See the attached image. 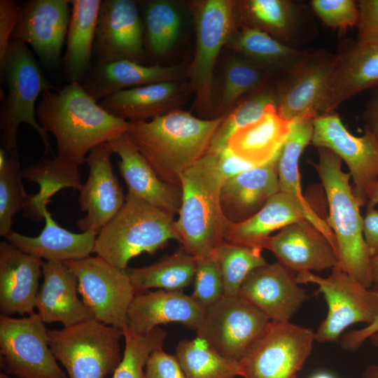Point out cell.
Segmentation results:
<instances>
[{
  "label": "cell",
  "mask_w": 378,
  "mask_h": 378,
  "mask_svg": "<svg viewBox=\"0 0 378 378\" xmlns=\"http://www.w3.org/2000/svg\"><path fill=\"white\" fill-rule=\"evenodd\" d=\"M36 117L55 136L57 157L78 166L94 148L124 135L131 126L104 110L79 83L43 92Z\"/></svg>",
  "instance_id": "obj_1"
},
{
  "label": "cell",
  "mask_w": 378,
  "mask_h": 378,
  "mask_svg": "<svg viewBox=\"0 0 378 378\" xmlns=\"http://www.w3.org/2000/svg\"><path fill=\"white\" fill-rule=\"evenodd\" d=\"M223 117L201 119L178 108L130 121L126 135L162 181L181 187V175L207 153Z\"/></svg>",
  "instance_id": "obj_2"
},
{
  "label": "cell",
  "mask_w": 378,
  "mask_h": 378,
  "mask_svg": "<svg viewBox=\"0 0 378 378\" xmlns=\"http://www.w3.org/2000/svg\"><path fill=\"white\" fill-rule=\"evenodd\" d=\"M181 203L174 222L182 248L196 258L210 256L230 225L220 205L225 181L215 155L206 153L180 177Z\"/></svg>",
  "instance_id": "obj_3"
},
{
  "label": "cell",
  "mask_w": 378,
  "mask_h": 378,
  "mask_svg": "<svg viewBox=\"0 0 378 378\" xmlns=\"http://www.w3.org/2000/svg\"><path fill=\"white\" fill-rule=\"evenodd\" d=\"M318 160L312 162L326 192V222L336 240L337 267L371 288V256L363 234L360 205L350 183L351 176L342 169V160L326 148H318Z\"/></svg>",
  "instance_id": "obj_4"
},
{
  "label": "cell",
  "mask_w": 378,
  "mask_h": 378,
  "mask_svg": "<svg viewBox=\"0 0 378 378\" xmlns=\"http://www.w3.org/2000/svg\"><path fill=\"white\" fill-rule=\"evenodd\" d=\"M174 218L127 192L122 206L97 235L93 253L125 270L133 258L153 255L170 240L180 242Z\"/></svg>",
  "instance_id": "obj_5"
},
{
  "label": "cell",
  "mask_w": 378,
  "mask_h": 378,
  "mask_svg": "<svg viewBox=\"0 0 378 378\" xmlns=\"http://www.w3.org/2000/svg\"><path fill=\"white\" fill-rule=\"evenodd\" d=\"M1 75L6 78L8 84V92L0 116L3 148L9 154L18 150V130L22 123H27L40 136L45 147V154L52 152L48 133L36 118V102L40 94L57 88L44 76L26 43L10 40Z\"/></svg>",
  "instance_id": "obj_6"
},
{
  "label": "cell",
  "mask_w": 378,
  "mask_h": 378,
  "mask_svg": "<svg viewBox=\"0 0 378 378\" xmlns=\"http://www.w3.org/2000/svg\"><path fill=\"white\" fill-rule=\"evenodd\" d=\"M122 330L95 318L48 332L50 350L69 378H105L113 374L122 358Z\"/></svg>",
  "instance_id": "obj_7"
},
{
  "label": "cell",
  "mask_w": 378,
  "mask_h": 378,
  "mask_svg": "<svg viewBox=\"0 0 378 378\" xmlns=\"http://www.w3.org/2000/svg\"><path fill=\"white\" fill-rule=\"evenodd\" d=\"M300 284H314L323 295L327 315L315 332L319 343L337 342L349 326L370 324L378 313V294L361 284L351 275L336 267L327 277L312 272L296 274Z\"/></svg>",
  "instance_id": "obj_8"
},
{
  "label": "cell",
  "mask_w": 378,
  "mask_h": 378,
  "mask_svg": "<svg viewBox=\"0 0 378 378\" xmlns=\"http://www.w3.org/2000/svg\"><path fill=\"white\" fill-rule=\"evenodd\" d=\"M314 341L310 328L290 321H270L239 361L240 377L297 378Z\"/></svg>",
  "instance_id": "obj_9"
},
{
  "label": "cell",
  "mask_w": 378,
  "mask_h": 378,
  "mask_svg": "<svg viewBox=\"0 0 378 378\" xmlns=\"http://www.w3.org/2000/svg\"><path fill=\"white\" fill-rule=\"evenodd\" d=\"M48 329L38 313L22 318L0 316V366L18 378H67L48 344Z\"/></svg>",
  "instance_id": "obj_10"
},
{
  "label": "cell",
  "mask_w": 378,
  "mask_h": 378,
  "mask_svg": "<svg viewBox=\"0 0 378 378\" xmlns=\"http://www.w3.org/2000/svg\"><path fill=\"white\" fill-rule=\"evenodd\" d=\"M64 262L76 276L78 293L94 318L123 330L135 295L125 270L113 267L98 255Z\"/></svg>",
  "instance_id": "obj_11"
},
{
  "label": "cell",
  "mask_w": 378,
  "mask_h": 378,
  "mask_svg": "<svg viewBox=\"0 0 378 378\" xmlns=\"http://www.w3.org/2000/svg\"><path fill=\"white\" fill-rule=\"evenodd\" d=\"M234 6L232 1L206 0L197 8L196 51L188 73L196 106L204 113L213 110L214 66L235 29Z\"/></svg>",
  "instance_id": "obj_12"
},
{
  "label": "cell",
  "mask_w": 378,
  "mask_h": 378,
  "mask_svg": "<svg viewBox=\"0 0 378 378\" xmlns=\"http://www.w3.org/2000/svg\"><path fill=\"white\" fill-rule=\"evenodd\" d=\"M336 54L307 50L294 67L276 82V110L291 122L322 115Z\"/></svg>",
  "instance_id": "obj_13"
},
{
  "label": "cell",
  "mask_w": 378,
  "mask_h": 378,
  "mask_svg": "<svg viewBox=\"0 0 378 378\" xmlns=\"http://www.w3.org/2000/svg\"><path fill=\"white\" fill-rule=\"evenodd\" d=\"M312 143L326 148L347 165L353 192L360 206H366L369 195L378 181V136L365 131L360 136L351 134L335 112L317 116L313 120Z\"/></svg>",
  "instance_id": "obj_14"
},
{
  "label": "cell",
  "mask_w": 378,
  "mask_h": 378,
  "mask_svg": "<svg viewBox=\"0 0 378 378\" xmlns=\"http://www.w3.org/2000/svg\"><path fill=\"white\" fill-rule=\"evenodd\" d=\"M270 320L242 298L223 296L208 309L195 331L223 356L239 362Z\"/></svg>",
  "instance_id": "obj_15"
},
{
  "label": "cell",
  "mask_w": 378,
  "mask_h": 378,
  "mask_svg": "<svg viewBox=\"0 0 378 378\" xmlns=\"http://www.w3.org/2000/svg\"><path fill=\"white\" fill-rule=\"evenodd\" d=\"M310 8L300 1L245 0L235 2V20L290 47L304 49L318 34Z\"/></svg>",
  "instance_id": "obj_16"
},
{
  "label": "cell",
  "mask_w": 378,
  "mask_h": 378,
  "mask_svg": "<svg viewBox=\"0 0 378 378\" xmlns=\"http://www.w3.org/2000/svg\"><path fill=\"white\" fill-rule=\"evenodd\" d=\"M111 154L104 143L94 148L86 158L89 175L78 190L79 206L85 215L76 222L81 232L98 234L125 203L126 196L113 172Z\"/></svg>",
  "instance_id": "obj_17"
},
{
  "label": "cell",
  "mask_w": 378,
  "mask_h": 378,
  "mask_svg": "<svg viewBox=\"0 0 378 378\" xmlns=\"http://www.w3.org/2000/svg\"><path fill=\"white\" fill-rule=\"evenodd\" d=\"M296 274L278 261L253 270L238 295L262 312L270 321L288 322L309 298Z\"/></svg>",
  "instance_id": "obj_18"
},
{
  "label": "cell",
  "mask_w": 378,
  "mask_h": 378,
  "mask_svg": "<svg viewBox=\"0 0 378 378\" xmlns=\"http://www.w3.org/2000/svg\"><path fill=\"white\" fill-rule=\"evenodd\" d=\"M70 4V0L26 2L11 40L29 44L46 66L57 67L67 36Z\"/></svg>",
  "instance_id": "obj_19"
},
{
  "label": "cell",
  "mask_w": 378,
  "mask_h": 378,
  "mask_svg": "<svg viewBox=\"0 0 378 378\" xmlns=\"http://www.w3.org/2000/svg\"><path fill=\"white\" fill-rule=\"evenodd\" d=\"M94 50L99 63L145 57L143 26L136 3L132 0L102 1Z\"/></svg>",
  "instance_id": "obj_20"
},
{
  "label": "cell",
  "mask_w": 378,
  "mask_h": 378,
  "mask_svg": "<svg viewBox=\"0 0 378 378\" xmlns=\"http://www.w3.org/2000/svg\"><path fill=\"white\" fill-rule=\"evenodd\" d=\"M277 261L295 274L333 269L339 256L326 237L307 220L290 224L263 245Z\"/></svg>",
  "instance_id": "obj_21"
},
{
  "label": "cell",
  "mask_w": 378,
  "mask_h": 378,
  "mask_svg": "<svg viewBox=\"0 0 378 378\" xmlns=\"http://www.w3.org/2000/svg\"><path fill=\"white\" fill-rule=\"evenodd\" d=\"M335 54L322 115L335 112L355 95L378 87V44L344 39Z\"/></svg>",
  "instance_id": "obj_22"
},
{
  "label": "cell",
  "mask_w": 378,
  "mask_h": 378,
  "mask_svg": "<svg viewBox=\"0 0 378 378\" xmlns=\"http://www.w3.org/2000/svg\"><path fill=\"white\" fill-rule=\"evenodd\" d=\"M206 312L192 295L181 290L141 291L135 293L130 305L125 327L144 335L161 324L176 322L196 331Z\"/></svg>",
  "instance_id": "obj_23"
},
{
  "label": "cell",
  "mask_w": 378,
  "mask_h": 378,
  "mask_svg": "<svg viewBox=\"0 0 378 378\" xmlns=\"http://www.w3.org/2000/svg\"><path fill=\"white\" fill-rule=\"evenodd\" d=\"M43 260L24 253L7 241L0 242V312H34Z\"/></svg>",
  "instance_id": "obj_24"
},
{
  "label": "cell",
  "mask_w": 378,
  "mask_h": 378,
  "mask_svg": "<svg viewBox=\"0 0 378 378\" xmlns=\"http://www.w3.org/2000/svg\"><path fill=\"white\" fill-rule=\"evenodd\" d=\"M107 144L119 157V172L128 192L173 216L178 214L181 188L162 181L126 134Z\"/></svg>",
  "instance_id": "obj_25"
},
{
  "label": "cell",
  "mask_w": 378,
  "mask_h": 378,
  "mask_svg": "<svg viewBox=\"0 0 378 378\" xmlns=\"http://www.w3.org/2000/svg\"><path fill=\"white\" fill-rule=\"evenodd\" d=\"M42 274L35 307L43 323L69 327L94 318L78 298V279L64 262L43 260Z\"/></svg>",
  "instance_id": "obj_26"
},
{
  "label": "cell",
  "mask_w": 378,
  "mask_h": 378,
  "mask_svg": "<svg viewBox=\"0 0 378 378\" xmlns=\"http://www.w3.org/2000/svg\"><path fill=\"white\" fill-rule=\"evenodd\" d=\"M278 155L265 164L253 167L224 181L220 190V205L230 223L246 220L279 192Z\"/></svg>",
  "instance_id": "obj_27"
},
{
  "label": "cell",
  "mask_w": 378,
  "mask_h": 378,
  "mask_svg": "<svg viewBox=\"0 0 378 378\" xmlns=\"http://www.w3.org/2000/svg\"><path fill=\"white\" fill-rule=\"evenodd\" d=\"M185 96L186 84L182 81L163 82L118 91L99 104L115 117L142 121L178 109Z\"/></svg>",
  "instance_id": "obj_28"
},
{
  "label": "cell",
  "mask_w": 378,
  "mask_h": 378,
  "mask_svg": "<svg viewBox=\"0 0 378 378\" xmlns=\"http://www.w3.org/2000/svg\"><path fill=\"white\" fill-rule=\"evenodd\" d=\"M313 120L304 119L292 122L290 133L277 158L279 191L289 197L300 209L305 219L326 237L338 254L335 237L326 220L317 214L302 192L299 160L304 148L312 143Z\"/></svg>",
  "instance_id": "obj_29"
},
{
  "label": "cell",
  "mask_w": 378,
  "mask_h": 378,
  "mask_svg": "<svg viewBox=\"0 0 378 378\" xmlns=\"http://www.w3.org/2000/svg\"><path fill=\"white\" fill-rule=\"evenodd\" d=\"M45 225L36 237L12 230L6 241L25 253L46 261L80 260L93 253L97 234L92 231L75 233L62 227L48 210H43Z\"/></svg>",
  "instance_id": "obj_30"
},
{
  "label": "cell",
  "mask_w": 378,
  "mask_h": 378,
  "mask_svg": "<svg viewBox=\"0 0 378 378\" xmlns=\"http://www.w3.org/2000/svg\"><path fill=\"white\" fill-rule=\"evenodd\" d=\"M186 72L179 66H145L135 61L120 59L99 64L83 87L99 102L123 90L158 83L182 81Z\"/></svg>",
  "instance_id": "obj_31"
},
{
  "label": "cell",
  "mask_w": 378,
  "mask_h": 378,
  "mask_svg": "<svg viewBox=\"0 0 378 378\" xmlns=\"http://www.w3.org/2000/svg\"><path fill=\"white\" fill-rule=\"evenodd\" d=\"M291 125L277 110L268 112L235 132L229 139L227 147L246 162L254 166L265 164L277 155L290 133Z\"/></svg>",
  "instance_id": "obj_32"
},
{
  "label": "cell",
  "mask_w": 378,
  "mask_h": 378,
  "mask_svg": "<svg viewBox=\"0 0 378 378\" xmlns=\"http://www.w3.org/2000/svg\"><path fill=\"white\" fill-rule=\"evenodd\" d=\"M306 220L298 206L286 194L272 195L253 216L240 223H230L225 240L263 249L271 234L283 227Z\"/></svg>",
  "instance_id": "obj_33"
},
{
  "label": "cell",
  "mask_w": 378,
  "mask_h": 378,
  "mask_svg": "<svg viewBox=\"0 0 378 378\" xmlns=\"http://www.w3.org/2000/svg\"><path fill=\"white\" fill-rule=\"evenodd\" d=\"M78 167L73 162L55 156L41 160L22 169V178L39 186L37 193L29 195L22 216L37 223L41 222L44 220L43 209L48 207L53 195L66 188L79 190L83 183Z\"/></svg>",
  "instance_id": "obj_34"
},
{
  "label": "cell",
  "mask_w": 378,
  "mask_h": 378,
  "mask_svg": "<svg viewBox=\"0 0 378 378\" xmlns=\"http://www.w3.org/2000/svg\"><path fill=\"white\" fill-rule=\"evenodd\" d=\"M70 2L64 69L70 83H79L90 66L102 1L71 0Z\"/></svg>",
  "instance_id": "obj_35"
},
{
  "label": "cell",
  "mask_w": 378,
  "mask_h": 378,
  "mask_svg": "<svg viewBox=\"0 0 378 378\" xmlns=\"http://www.w3.org/2000/svg\"><path fill=\"white\" fill-rule=\"evenodd\" d=\"M230 47L269 71L277 80L289 72L307 49L290 47L260 30L239 26L230 38Z\"/></svg>",
  "instance_id": "obj_36"
},
{
  "label": "cell",
  "mask_w": 378,
  "mask_h": 378,
  "mask_svg": "<svg viewBox=\"0 0 378 378\" xmlns=\"http://www.w3.org/2000/svg\"><path fill=\"white\" fill-rule=\"evenodd\" d=\"M276 82L269 71L234 52L224 65L213 110L224 116L246 97Z\"/></svg>",
  "instance_id": "obj_37"
},
{
  "label": "cell",
  "mask_w": 378,
  "mask_h": 378,
  "mask_svg": "<svg viewBox=\"0 0 378 378\" xmlns=\"http://www.w3.org/2000/svg\"><path fill=\"white\" fill-rule=\"evenodd\" d=\"M197 258L183 248L157 262L141 267H127L135 293L159 288L181 290L193 283Z\"/></svg>",
  "instance_id": "obj_38"
},
{
  "label": "cell",
  "mask_w": 378,
  "mask_h": 378,
  "mask_svg": "<svg viewBox=\"0 0 378 378\" xmlns=\"http://www.w3.org/2000/svg\"><path fill=\"white\" fill-rule=\"evenodd\" d=\"M176 359L186 378H236L239 362L228 359L203 340H182L176 346Z\"/></svg>",
  "instance_id": "obj_39"
},
{
  "label": "cell",
  "mask_w": 378,
  "mask_h": 378,
  "mask_svg": "<svg viewBox=\"0 0 378 378\" xmlns=\"http://www.w3.org/2000/svg\"><path fill=\"white\" fill-rule=\"evenodd\" d=\"M275 83L246 97L224 115L211 139L207 153H220L227 147L229 139L239 129L255 122L265 113L276 110Z\"/></svg>",
  "instance_id": "obj_40"
},
{
  "label": "cell",
  "mask_w": 378,
  "mask_h": 378,
  "mask_svg": "<svg viewBox=\"0 0 378 378\" xmlns=\"http://www.w3.org/2000/svg\"><path fill=\"white\" fill-rule=\"evenodd\" d=\"M263 249L221 241L212 255L220 268L225 288L224 296H237L241 284L255 268L267 263Z\"/></svg>",
  "instance_id": "obj_41"
},
{
  "label": "cell",
  "mask_w": 378,
  "mask_h": 378,
  "mask_svg": "<svg viewBox=\"0 0 378 378\" xmlns=\"http://www.w3.org/2000/svg\"><path fill=\"white\" fill-rule=\"evenodd\" d=\"M0 149V235L6 237L11 231L15 216L23 211L29 195L23 187L22 169L18 150L8 157Z\"/></svg>",
  "instance_id": "obj_42"
},
{
  "label": "cell",
  "mask_w": 378,
  "mask_h": 378,
  "mask_svg": "<svg viewBox=\"0 0 378 378\" xmlns=\"http://www.w3.org/2000/svg\"><path fill=\"white\" fill-rule=\"evenodd\" d=\"M147 43L151 54L162 57L175 45L181 29V17L176 6L164 0L150 1L145 11Z\"/></svg>",
  "instance_id": "obj_43"
},
{
  "label": "cell",
  "mask_w": 378,
  "mask_h": 378,
  "mask_svg": "<svg viewBox=\"0 0 378 378\" xmlns=\"http://www.w3.org/2000/svg\"><path fill=\"white\" fill-rule=\"evenodd\" d=\"M124 332L122 358L112 378H146L145 367L150 354L162 348L167 332L158 327L144 335H137L127 327Z\"/></svg>",
  "instance_id": "obj_44"
},
{
  "label": "cell",
  "mask_w": 378,
  "mask_h": 378,
  "mask_svg": "<svg viewBox=\"0 0 378 378\" xmlns=\"http://www.w3.org/2000/svg\"><path fill=\"white\" fill-rule=\"evenodd\" d=\"M192 297L206 310L216 304L225 295V288L220 268L212 255L197 258Z\"/></svg>",
  "instance_id": "obj_45"
},
{
  "label": "cell",
  "mask_w": 378,
  "mask_h": 378,
  "mask_svg": "<svg viewBox=\"0 0 378 378\" xmlns=\"http://www.w3.org/2000/svg\"><path fill=\"white\" fill-rule=\"evenodd\" d=\"M310 8L327 27L345 30L356 27L359 9L354 0H312Z\"/></svg>",
  "instance_id": "obj_46"
},
{
  "label": "cell",
  "mask_w": 378,
  "mask_h": 378,
  "mask_svg": "<svg viewBox=\"0 0 378 378\" xmlns=\"http://www.w3.org/2000/svg\"><path fill=\"white\" fill-rule=\"evenodd\" d=\"M22 16V7L12 0L0 1V70L4 69L5 57L13 33Z\"/></svg>",
  "instance_id": "obj_47"
},
{
  "label": "cell",
  "mask_w": 378,
  "mask_h": 378,
  "mask_svg": "<svg viewBox=\"0 0 378 378\" xmlns=\"http://www.w3.org/2000/svg\"><path fill=\"white\" fill-rule=\"evenodd\" d=\"M146 378H186L175 355L166 353L162 348L149 356L145 367Z\"/></svg>",
  "instance_id": "obj_48"
},
{
  "label": "cell",
  "mask_w": 378,
  "mask_h": 378,
  "mask_svg": "<svg viewBox=\"0 0 378 378\" xmlns=\"http://www.w3.org/2000/svg\"><path fill=\"white\" fill-rule=\"evenodd\" d=\"M359 18L357 41L378 44V0L358 1Z\"/></svg>",
  "instance_id": "obj_49"
},
{
  "label": "cell",
  "mask_w": 378,
  "mask_h": 378,
  "mask_svg": "<svg viewBox=\"0 0 378 378\" xmlns=\"http://www.w3.org/2000/svg\"><path fill=\"white\" fill-rule=\"evenodd\" d=\"M215 155L218 169L225 181L244 171L255 167L235 155L228 147Z\"/></svg>",
  "instance_id": "obj_50"
},
{
  "label": "cell",
  "mask_w": 378,
  "mask_h": 378,
  "mask_svg": "<svg viewBox=\"0 0 378 378\" xmlns=\"http://www.w3.org/2000/svg\"><path fill=\"white\" fill-rule=\"evenodd\" d=\"M378 332V313L374 319L363 328L344 332L340 342L341 346L349 351H357L374 334Z\"/></svg>",
  "instance_id": "obj_51"
},
{
  "label": "cell",
  "mask_w": 378,
  "mask_h": 378,
  "mask_svg": "<svg viewBox=\"0 0 378 378\" xmlns=\"http://www.w3.org/2000/svg\"><path fill=\"white\" fill-rule=\"evenodd\" d=\"M363 234L371 258L378 257V209L375 207L366 208Z\"/></svg>",
  "instance_id": "obj_52"
},
{
  "label": "cell",
  "mask_w": 378,
  "mask_h": 378,
  "mask_svg": "<svg viewBox=\"0 0 378 378\" xmlns=\"http://www.w3.org/2000/svg\"><path fill=\"white\" fill-rule=\"evenodd\" d=\"M367 102L362 115L364 130L378 136V87Z\"/></svg>",
  "instance_id": "obj_53"
},
{
  "label": "cell",
  "mask_w": 378,
  "mask_h": 378,
  "mask_svg": "<svg viewBox=\"0 0 378 378\" xmlns=\"http://www.w3.org/2000/svg\"><path fill=\"white\" fill-rule=\"evenodd\" d=\"M372 344L378 348V332L370 337ZM362 378H378V365H371L363 372Z\"/></svg>",
  "instance_id": "obj_54"
},
{
  "label": "cell",
  "mask_w": 378,
  "mask_h": 378,
  "mask_svg": "<svg viewBox=\"0 0 378 378\" xmlns=\"http://www.w3.org/2000/svg\"><path fill=\"white\" fill-rule=\"evenodd\" d=\"M371 289L378 294V257L371 258Z\"/></svg>",
  "instance_id": "obj_55"
},
{
  "label": "cell",
  "mask_w": 378,
  "mask_h": 378,
  "mask_svg": "<svg viewBox=\"0 0 378 378\" xmlns=\"http://www.w3.org/2000/svg\"><path fill=\"white\" fill-rule=\"evenodd\" d=\"M378 204V181L372 188L368 200L366 208L375 207Z\"/></svg>",
  "instance_id": "obj_56"
},
{
  "label": "cell",
  "mask_w": 378,
  "mask_h": 378,
  "mask_svg": "<svg viewBox=\"0 0 378 378\" xmlns=\"http://www.w3.org/2000/svg\"><path fill=\"white\" fill-rule=\"evenodd\" d=\"M309 378H336L332 374L326 371H319L312 374Z\"/></svg>",
  "instance_id": "obj_57"
},
{
  "label": "cell",
  "mask_w": 378,
  "mask_h": 378,
  "mask_svg": "<svg viewBox=\"0 0 378 378\" xmlns=\"http://www.w3.org/2000/svg\"><path fill=\"white\" fill-rule=\"evenodd\" d=\"M0 378H18V377L10 376V375L5 373L4 372L1 371L0 372Z\"/></svg>",
  "instance_id": "obj_58"
}]
</instances>
